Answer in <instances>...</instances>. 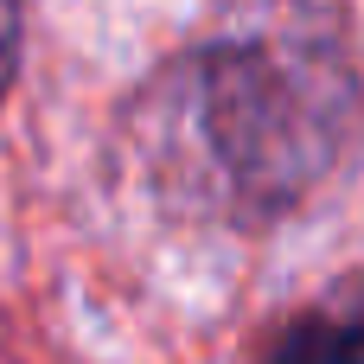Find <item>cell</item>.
<instances>
[{"instance_id":"obj_1","label":"cell","mask_w":364,"mask_h":364,"mask_svg":"<svg viewBox=\"0 0 364 364\" xmlns=\"http://www.w3.org/2000/svg\"><path fill=\"white\" fill-rule=\"evenodd\" d=\"M358 83L307 38H237L179 58L147 102L154 179L230 224L294 211L352 147Z\"/></svg>"},{"instance_id":"obj_2","label":"cell","mask_w":364,"mask_h":364,"mask_svg":"<svg viewBox=\"0 0 364 364\" xmlns=\"http://www.w3.org/2000/svg\"><path fill=\"white\" fill-rule=\"evenodd\" d=\"M282 364H364V320H352V326H301L282 346Z\"/></svg>"},{"instance_id":"obj_3","label":"cell","mask_w":364,"mask_h":364,"mask_svg":"<svg viewBox=\"0 0 364 364\" xmlns=\"http://www.w3.org/2000/svg\"><path fill=\"white\" fill-rule=\"evenodd\" d=\"M13 58H19V0H0V96L13 83Z\"/></svg>"}]
</instances>
